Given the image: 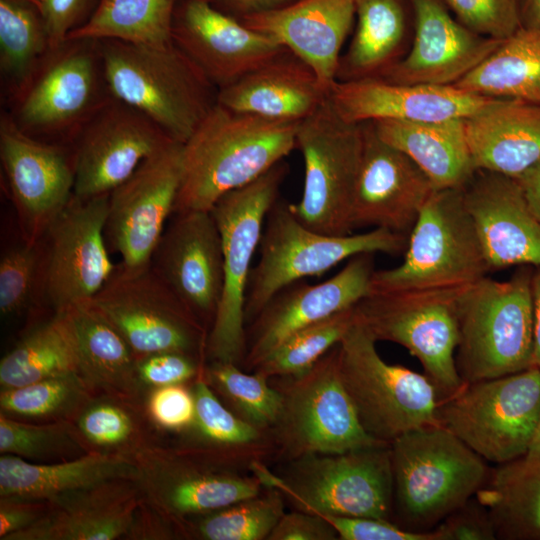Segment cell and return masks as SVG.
<instances>
[{"label":"cell","instance_id":"cell-1","mask_svg":"<svg viewBox=\"0 0 540 540\" xmlns=\"http://www.w3.org/2000/svg\"><path fill=\"white\" fill-rule=\"evenodd\" d=\"M299 123L240 113L216 103L183 143L173 213L210 211L223 195L283 161L297 147Z\"/></svg>","mask_w":540,"mask_h":540},{"label":"cell","instance_id":"cell-2","mask_svg":"<svg viewBox=\"0 0 540 540\" xmlns=\"http://www.w3.org/2000/svg\"><path fill=\"white\" fill-rule=\"evenodd\" d=\"M111 95L185 143L217 103L218 89L173 41L162 46L99 40Z\"/></svg>","mask_w":540,"mask_h":540},{"label":"cell","instance_id":"cell-3","mask_svg":"<svg viewBox=\"0 0 540 540\" xmlns=\"http://www.w3.org/2000/svg\"><path fill=\"white\" fill-rule=\"evenodd\" d=\"M394 509L405 528L428 531L473 498L488 478L485 460L439 423L390 443Z\"/></svg>","mask_w":540,"mask_h":540},{"label":"cell","instance_id":"cell-4","mask_svg":"<svg viewBox=\"0 0 540 540\" xmlns=\"http://www.w3.org/2000/svg\"><path fill=\"white\" fill-rule=\"evenodd\" d=\"M533 268L520 266L503 281L486 276L462 289L455 360L464 383L534 366Z\"/></svg>","mask_w":540,"mask_h":540},{"label":"cell","instance_id":"cell-5","mask_svg":"<svg viewBox=\"0 0 540 540\" xmlns=\"http://www.w3.org/2000/svg\"><path fill=\"white\" fill-rule=\"evenodd\" d=\"M250 469L264 487L277 489L298 510L386 520L394 511L390 443L307 455L292 460L281 476L257 460Z\"/></svg>","mask_w":540,"mask_h":540},{"label":"cell","instance_id":"cell-6","mask_svg":"<svg viewBox=\"0 0 540 540\" xmlns=\"http://www.w3.org/2000/svg\"><path fill=\"white\" fill-rule=\"evenodd\" d=\"M489 271L462 188L435 189L408 235L403 261L375 270L371 292L459 288Z\"/></svg>","mask_w":540,"mask_h":540},{"label":"cell","instance_id":"cell-7","mask_svg":"<svg viewBox=\"0 0 540 540\" xmlns=\"http://www.w3.org/2000/svg\"><path fill=\"white\" fill-rule=\"evenodd\" d=\"M408 236L382 228L333 236L303 225L289 203L278 199L269 210L260 240V258L252 268L245 298V321L250 323L284 287L320 276L344 260L378 252L404 254Z\"/></svg>","mask_w":540,"mask_h":540},{"label":"cell","instance_id":"cell-8","mask_svg":"<svg viewBox=\"0 0 540 540\" xmlns=\"http://www.w3.org/2000/svg\"><path fill=\"white\" fill-rule=\"evenodd\" d=\"M286 174L287 165L281 161L252 182L223 195L210 210L222 238L224 269L222 296L207 337L206 358L210 361L237 365L243 361L251 263Z\"/></svg>","mask_w":540,"mask_h":540},{"label":"cell","instance_id":"cell-9","mask_svg":"<svg viewBox=\"0 0 540 540\" xmlns=\"http://www.w3.org/2000/svg\"><path fill=\"white\" fill-rule=\"evenodd\" d=\"M112 98L99 40H67L48 51L12 99L10 115L26 134L71 146L82 127Z\"/></svg>","mask_w":540,"mask_h":540},{"label":"cell","instance_id":"cell-10","mask_svg":"<svg viewBox=\"0 0 540 540\" xmlns=\"http://www.w3.org/2000/svg\"><path fill=\"white\" fill-rule=\"evenodd\" d=\"M376 342L356 317L337 345L339 372L363 429L391 443L410 430L438 423L439 399L425 374L387 363Z\"/></svg>","mask_w":540,"mask_h":540},{"label":"cell","instance_id":"cell-11","mask_svg":"<svg viewBox=\"0 0 540 540\" xmlns=\"http://www.w3.org/2000/svg\"><path fill=\"white\" fill-rule=\"evenodd\" d=\"M436 418L486 461L523 457L540 419V368L465 383L439 400Z\"/></svg>","mask_w":540,"mask_h":540},{"label":"cell","instance_id":"cell-12","mask_svg":"<svg viewBox=\"0 0 540 540\" xmlns=\"http://www.w3.org/2000/svg\"><path fill=\"white\" fill-rule=\"evenodd\" d=\"M464 287L371 292L355 305L357 320L376 341L399 344L418 359L439 400L465 384L455 360L458 300Z\"/></svg>","mask_w":540,"mask_h":540},{"label":"cell","instance_id":"cell-13","mask_svg":"<svg viewBox=\"0 0 540 540\" xmlns=\"http://www.w3.org/2000/svg\"><path fill=\"white\" fill-rule=\"evenodd\" d=\"M296 141L305 175L300 200L289 203L291 212L316 232L352 234V201L363 149L362 123L344 121L327 96L300 121Z\"/></svg>","mask_w":540,"mask_h":540},{"label":"cell","instance_id":"cell-14","mask_svg":"<svg viewBox=\"0 0 540 540\" xmlns=\"http://www.w3.org/2000/svg\"><path fill=\"white\" fill-rule=\"evenodd\" d=\"M337 345L306 372L280 377L281 410L272 430L291 461L385 443L367 434L358 419L340 377Z\"/></svg>","mask_w":540,"mask_h":540},{"label":"cell","instance_id":"cell-15","mask_svg":"<svg viewBox=\"0 0 540 540\" xmlns=\"http://www.w3.org/2000/svg\"><path fill=\"white\" fill-rule=\"evenodd\" d=\"M227 452L211 448H164L148 444L132 457L144 501L173 523L258 495L264 485L223 464ZM177 532V531H176Z\"/></svg>","mask_w":540,"mask_h":540},{"label":"cell","instance_id":"cell-16","mask_svg":"<svg viewBox=\"0 0 540 540\" xmlns=\"http://www.w3.org/2000/svg\"><path fill=\"white\" fill-rule=\"evenodd\" d=\"M109 194L72 196L39 240L38 302L53 313L91 300L114 274L105 239Z\"/></svg>","mask_w":540,"mask_h":540},{"label":"cell","instance_id":"cell-17","mask_svg":"<svg viewBox=\"0 0 540 540\" xmlns=\"http://www.w3.org/2000/svg\"><path fill=\"white\" fill-rule=\"evenodd\" d=\"M92 302L137 359L159 352L206 359L208 331L150 265L133 272L117 266Z\"/></svg>","mask_w":540,"mask_h":540},{"label":"cell","instance_id":"cell-18","mask_svg":"<svg viewBox=\"0 0 540 540\" xmlns=\"http://www.w3.org/2000/svg\"><path fill=\"white\" fill-rule=\"evenodd\" d=\"M182 149V143L171 142L110 192L105 239L108 248L120 256V269L133 272L150 265L166 221L174 212L182 178Z\"/></svg>","mask_w":540,"mask_h":540},{"label":"cell","instance_id":"cell-19","mask_svg":"<svg viewBox=\"0 0 540 540\" xmlns=\"http://www.w3.org/2000/svg\"><path fill=\"white\" fill-rule=\"evenodd\" d=\"M0 158L22 240L38 242L74 195L71 146L23 132L8 112L0 117Z\"/></svg>","mask_w":540,"mask_h":540},{"label":"cell","instance_id":"cell-20","mask_svg":"<svg viewBox=\"0 0 540 540\" xmlns=\"http://www.w3.org/2000/svg\"><path fill=\"white\" fill-rule=\"evenodd\" d=\"M174 142L132 106L110 99L82 127L71 144L74 195L110 194L148 157Z\"/></svg>","mask_w":540,"mask_h":540},{"label":"cell","instance_id":"cell-21","mask_svg":"<svg viewBox=\"0 0 540 540\" xmlns=\"http://www.w3.org/2000/svg\"><path fill=\"white\" fill-rule=\"evenodd\" d=\"M374 271V254L363 253L326 281L281 289L250 322L244 367L255 369L295 332L354 307L371 293Z\"/></svg>","mask_w":540,"mask_h":540},{"label":"cell","instance_id":"cell-22","mask_svg":"<svg viewBox=\"0 0 540 540\" xmlns=\"http://www.w3.org/2000/svg\"><path fill=\"white\" fill-rule=\"evenodd\" d=\"M173 214L150 266L209 333L223 290L220 231L210 211Z\"/></svg>","mask_w":540,"mask_h":540},{"label":"cell","instance_id":"cell-23","mask_svg":"<svg viewBox=\"0 0 540 540\" xmlns=\"http://www.w3.org/2000/svg\"><path fill=\"white\" fill-rule=\"evenodd\" d=\"M363 149L351 223L409 235L435 190L428 176L403 152L384 142L372 122L362 123Z\"/></svg>","mask_w":540,"mask_h":540},{"label":"cell","instance_id":"cell-24","mask_svg":"<svg viewBox=\"0 0 540 540\" xmlns=\"http://www.w3.org/2000/svg\"><path fill=\"white\" fill-rule=\"evenodd\" d=\"M172 41L218 90L287 50L210 0L178 1Z\"/></svg>","mask_w":540,"mask_h":540},{"label":"cell","instance_id":"cell-25","mask_svg":"<svg viewBox=\"0 0 540 540\" xmlns=\"http://www.w3.org/2000/svg\"><path fill=\"white\" fill-rule=\"evenodd\" d=\"M462 197L490 271L540 268V220L516 178L476 170L462 187Z\"/></svg>","mask_w":540,"mask_h":540},{"label":"cell","instance_id":"cell-26","mask_svg":"<svg viewBox=\"0 0 540 540\" xmlns=\"http://www.w3.org/2000/svg\"><path fill=\"white\" fill-rule=\"evenodd\" d=\"M414 39L409 52L381 77L404 84L454 85L502 42L481 36L453 18L442 0H409Z\"/></svg>","mask_w":540,"mask_h":540},{"label":"cell","instance_id":"cell-27","mask_svg":"<svg viewBox=\"0 0 540 540\" xmlns=\"http://www.w3.org/2000/svg\"><path fill=\"white\" fill-rule=\"evenodd\" d=\"M329 99L346 122L378 120L432 122L467 118L496 99L463 91L454 85L404 84L382 78L335 81Z\"/></svg>","mask_w":540,"mask_h":540},{"label":"cell","instance_id":"cell-28","mask_svg":"<svg viewBox=\"0 0 540 540\" xmlns=\"http://www.w3.org/2000/svg\"><path fill=\"white\" fill-rule=\"evenodd\" d=\"M356 14V0H297L239 20L272 37L305 62L329 91L337 80L341 49Z\"/></svg>","mask_w":540,"mask_h":540},{"label":"cell","instance_id":"cell-29","mask_svg":"<svg viewBox=\"0 0 540 540\" xmlns=\"http://www.w3.org/2000/svg\"><path fill=\"white\" fill-rule=\"evenodd\" d=\"M142 501L133 480L107 481L48 499L45 514L4 540L126 538Z\"/></svg>","mask_w":540,"mask_h":540},{"label":"cell","instance_id":"cell-30","mask_svg":"<svg viewBox=\"0 0 540 540\" xmlns=\"http://www.w3.org/2000/svg\"><path fill=\"white\" fill-rule=\"evenodd\" d=\"M314 71L289 50L267 60L217 93V103L240 113L302 121L327 98Z\"/></svg>","mask_w":540,"mask_h":540},{"label":"cell","instance_id":"cell-31","mask_svg":"<svg viewBox=\"0 0 540 540\" xmlns=\"http://www.w3.org/2000/svg\"><path fill=\"white\" fill-rule=\"evenodd\" d=\"M463 120L476 170L518 178L540 159V104L496 99Z\"/></svg>","mask_w":540,"mask_h":540},{"label":"cell","instance_id":"cell-32","mask_svg":"<svg viewBox=\"0 0 540 540\" xmlns=\"http://www.w3.org/2000/svg\"><path fill=\"white\" fill-rule=\"evenodd\" d=\"M138 467L132 456L87 452L54 463H31L20 457H0V496L48 500L107 481H135Z\"/></svg>","mask_w":540,"mask_h":540},{"label":"cell","instance_id":"cell-33","mask_svg":"<svg viewBox=\"0 0 540 540\" xmlns=\"http://www.w3.org/2000/svg\"><path fill=\"white\" fill-rule=\"evenodd\" d=\"M77 341L79 374L94 393L139 404L146 390L137 358L118 330L91 300L68 309Z\"/></svg>","mask_w":540,"mask_h":540},{"label":"cell","instance_id":"cell-34","mask_svg":"<svg viewBox=\"0 0 540 540\" xmlns=\"http://www.w3.org/2000/svg\"><path fill=\"white\" fill-rule=\"evenodd\" d=\"M464 118L419 122L373 121L377 135L406 154L435 189L462 188L473 176Z\"/></svg>","mask_w":540,"mask_h":540},{"label":"cell","instance_id":"cell-35","mask_svg":"<svg viewBox=\"0 0 540 540\" xmlns=\"http://www.w3.org/2000/svg\"><path fill=\"white\" fill-rule=\"evenodd\" d=\"M475 497L489 512L497 538L540 539V455L497 465Z\"/></svg>","mask_w":540,"mask_h":540},{"label":"cell","instance_id":"cell-36","mask_svg":"<svg viewBox=\"0 0 540 540\" xmlns=\"http://www.w3.org/2000/svg\"><path fill=\"white\" fill-rule=\"evenodd\" d=\"M405 1L356 0L357 23L336 81L379 78L400 59L407 28Z\"/></svg>","mask_w":540,"mask_h":540},{"label":"cell","instance_id":"cell-37","mask_svg":"<svg viewBox=\"0 0 540 540\" xmlns=\"http://www.w3.org/2000/svg\"><path fill=\"white\" fill-rule=\"evenodd\" d=\"M454 86L479 96L540 104V28L522 25Z\"/></svg>","mask_w":540,"mask_h":540},{"label":"cell","instance_id":"cell-38","mask_svg":"<svg viewBox=\"0 0 540 540\" xmlns=\"http://www.w3.org/2000/svg\"><path fill=\"white\" fill-rule=\"evenodd\" d=\"M67 373H79L76 335L68 310L53 313L0 361L1 389Z\"/></svg>","mask_w":540,"mask_h":540},{"label":"cell","instance_id":"cell-39","mask_svg":"<svg viewBox=\"0 0 540 540\" xmlns=\"http://www.w3.org/2000/svg\"><path fill=\"white\" fill-rule=\"evenodd\" d=\"M178 1L99 0L91 16L76 26L67 40L114 39L154 46L169 44Z\"/></svg>","mask_w":540,"mask_h":540},{"label":"cell","instance_id":"cell-40","mask_svg":"<svg viewBox=\"0 0 540 540\" xmlns=\"http://www.w3.org/2000/svg\"><path fill=\"white\" fill-rule=\"evenodd\" d=\"M49 50L40 12L24 0H0V70L11 100Z\"/></svg>","mask_w":540,"mask_h":540},{"label":"cell","instance_id":"cell-41","mask_svg":"<svg viewBox=\"0 0 540 540\" xmlns=\"http://www.w3.org/2000/svg\"><path fill=\"white\" fill-rule=\"evenodd\" d=\"M284 513L283 495L265 487L256 496L187 518L176 531L186 538L202 540H263L268 539Z\"/></svg>","mask_w":540,"mask_h":540},{"label":"cell","instance_id":"cell-42","mask_svg":"<svg viewBox=\"0 0 540 540\" xmlns=\"http://www.w3.org/2000/svg\"><path fill=\"white\" fill-rule=\"evenodd\" d=\"M139 404L97 394L72 420L87 452L133 456L148 445Z\"/></svg>","mask_w":540,"mask_h":540},{"label":"cell","instance_id":"cell-43","mask_svg":"<svg viewBox=\"0 0 540 540\" xmlns=\"http://www.w3.org/2000/svg\"><path fill=\"white\" fill-rule=\"evenodd\" d=\"M96 394L79 373L1 389V413L17 420H73Z\"/></svg>","mask_w":540,"mask_h":540},{"label":"cell","instance_id":"cell-44","mask_svg":"<svg viewBox=\"0 0 540 540\" xmlns=\"http://www.w3.org/2000/svg\"><path fill=\"white\" fill-rule=\"evenodd\" d=\"M210 387L241 419L264 432L272 429L281 410V394L269 379L247 374L232 362L210 361L203 370Z\"/></svg>","mask_w":540,"mask_h":540},{"label":"cell","instance_id":"cell-45","mask_svg":"<svg viewBox=\"0 0 540 540\" xmlns=\"http://www.w3.org/2000/svg\"><path fill=\"white\" fill-rule=\"evenodd\" d=\"M355 321L354 306L295 332L254 372L268 379L306 372L341 341Z\"/></svg>","mask_w":540,"mask_h":540},{"label":"cell","instance_id":"cell-46","mask_svg":"<svg viewBox=\"0 0 540 540\" xmlns=\"http://www.w3.org/2000/svg\"><path fill=\"white\" fill-rule=\"evenodd\" d=\"M0 452L22 459L79 457L87 450L72 420L33 424L0 413Z\"/></svg>","mask_w":540,"mask_h":540},{"label":"cell","instance_id":"cell-47","mask_svg":"<svg viewBox=\"0 0 540 540\" xmlns=\"http://www.w3.org/2000/svg\"><path fill=\"white\" fill-rule=\"evenodd\" d=\"M204 367L195 378L192 389L195 419L190 429L206 448L224 452L255 448L263 439L262 431L241 419L220 402L204 377Z\"/></svg>","mask_w":540,"mask_h":540},{"label":"cell","instance_id":"cell-48","mask_svg":"<svg viewBox=\"0 0 540 540\" xmlns=\"http://www.w3.org/2000/svg\"><path fill=\"white\" fill-rule=\"evenodd\" d=\"M23 241V240H22ZM40 242L5 251L0 260V311L2 316L20 314L38 302Z\"/></svg>","mask_w":540,"mask_h":540},{"label":"cell","instance_id":"cell-49","mask_svg":"<svg viewBox=\"0 0 540 540\" xmlns=\"http://www.w3.org/2000/svg\"><path fill=\"white\" fill-rule=\"evenodd\" d=\"M469 30L503 41L522 26L521 0H442Z\"/></svg>","mask_w":540,"mask_h":540},{"label":"cell","instance_id":"cell-50","mask_svg":"<svg viewBox=\"0 0 540 540\" xmlns=\"http://www.w3.org/2000/svg\"><path fill=\"white\" fill-rule=\"evenodd\" d=\"M205 359L180 352H159L137 359V373L145 387L184 384L201 372Z\"/></svg>","mask_w":540,"mask_h":540},{"label":"cell","instance_id":"cell-51","mask_svg":"<svg viewBox=\"0 0 540 540\" xmlns=\"http://www.w3.org/2000/svg\"><path fill=\"white\" fill-rule=\"evenodd\" d=\"M146 410L154 424L163 429L188 430L195 419L193 391L184 384L153 388L147 398Z\"/></svg>","mask_w":540,"mask_h":540},{"label":"cell","instance_id":"cell-52","mask_svg":"<svg viewBox=\"0 0 540 540\" xmlns=\"http://www.w3.org/2000/svg\"><path fill=\"white\" fill-rule=\"evenodd\" d=\"M341 540H438L434 529L415 531L386 519L324 515Z\"/></svg>","mask_w":540,"mask_h":540},{"label":"cell","instance_id":"cell-53","mask_svg":"<svg viewBox=\"0 0 540 540\" xmlns=\"http://www.w3.org/2000/svg\"><path fill=\"white\" fill-rule=\"evenodd\" d=\"M438 540L497 539L492 518L474 496L433 528Z\"/></svg>","mask_w":540,"mask_h":540},{"label":"cell","instance_id":"cell-54","mask_svg":"<svg viewBox=\"0 0 540 540\" xmlns=\"http://www.w3.org/2000/svg\"><path fill=\"white\" fill-rule=\"evenodd\" d=\"M337 532L321 515L302 510L284 513L268 540H336Z\"/></svg>","mask_w":540,"mask_h":540},{"label":"cell","instance_id":"cell-55","mask_svg":"<svg viewBox=\"0 0 540 540\" xmlns=\"http://www.w3.org/2000/svg\"><path fill=\"white\" fill-rule=\"evenodd\" d=\"M86 0H44L41 16L48 35L50 49L66 42L69 33L76 27V20Z\"/></svg>","mask_w":540,"mask_h":540},{"label":"cell","instance_id":"cell-56","mask_svg":"<svg viewBox=\"0 0 540 540\" xmlns=\"http://www.w3.org/2000/svg\"><path fill=\"white\" fill-rule=\"evenodd\" d=\"M48 500L0 496V539L25 529L47 511Z\"/></svg>","mask_w":540,"mask_h":540},{"label":"cell","instance_id":"cell-57","mask_svg":"<svg viewBox=\"0 0 540 540\" xmlns=\"http://www.w3.org/2000/svg\"><path fill=\"white\" fill-rule=\"evenodd\" d=\"M217 2L229 10V14L237 19L285 7L297 0H210Z\"/></svg>","mask_w":540,"mask_h":540},{"label":"cell","instance_id":"cell-58","mask_svg":"<svg viewBox=\"0 0 540 540\" xmlns=\"http://www.w3.org/2000/svg\"><path fill=\"white\" fill-rule=\"evenodd\" d=\"M516 179L530 209L540 220V159Z\"/></svg>","mask_w":540,"mask_h":540},{"label":"cell","instance_id":"cell-59","mask_svg":"<svg viewBox=\"0 0 540 540\" xmlns=\"http://www.w3.org/2000/svg\"><path fill=\"white\" fill-rule=\"evenodd\" d=\"M532 300L534 311V366L540 368V268L532 276Z\"/></svg>","mask_w":540,"mask_h":540},{"label":"cell","instance_id":"cell-60","mask_svg":"<svg viewBox=\"0 0 540 540\" xmlns=\"http://www.w3.org/2000/svg\"><path fill=\"white\" fill-rule=\"evenodd\" d=\"M522 25L540 28V0H521Z\"/></svg>","mask_w":540,"mask_h":540},{"label":"cell","instance_id":"cell-61","mask_svg":"<svg viewBox=\"0 0 540 540\" xmlns=\"http://www.w3.org/2000/svg\"><path fill=\"white\" fill-rule=\"evenodd\" d=\"M540 455V419L537 424L534 436L525 456L534 457Z\"/></svg>","mask_w":540,"mask_h":540},{"label":"cell","instance_id":"cell-62","mask_svg":"<svg viewBox=\"0 0 540 540\" xmlns=\"http://www.w3.org/2000/svg\"><path fill=\"white\" fill-rule=\"evenodd\" d=\"M33 5L39 12L41 11L44 0H24ZM41 14V13H40Z\"/></svg>","mask_w":540,"mask_h":540}]
</instances>
